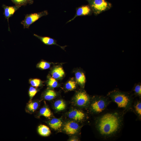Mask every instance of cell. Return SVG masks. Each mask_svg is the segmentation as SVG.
Returning <instances> with one entry per match:
<instances>
[{
  "mask_svg": "<svg viewBox=\"0 0 141 141\" xmlns=\"http://www.w3.org/2000/svg\"><path fill=\"white\" fill-rule=\"evenodd\" d=\"M39 113L40 115L47 118L50 117L51 115L50 110L46 107H43L41 108Z\"/></svg>",
  "mask_w": 141,
  "mask_h": 141,
  "instance_id": "21",
  "label": "cell"
},
{
  "mask_svg": "<svg viewBox=\"0 0 141 141\" xmlns=\"http://www.w3.org/2000/svg\"><path fill=\"white\" fill-rule=\"evenodd\" d=\"M133 91L135 97H138L140 98L141 97V85L140 84H138L134 86Z\"/></svg>",
  "mask_w": 141,
  "mask_h": 141,
  "instance_id": "22",
  "label": "cell"
},
{
  "mask_svg": "<svg viewBox=\"0 0 141 141\" xmlns=\"http://www.w3.org/2000/svg\"><path fill=\"white\" fill-rule=\"evenodd\" d=\"M37 91V89L33 87L32 86L30 87L28 91V94L31 101Z\"/></svg>",
  "mask_w": 141,
  "mask_h": 141,
  "instance_id": "26",
  "label": "cell"
},
{
  "mask_svg": "<svg viewBox=\"0 0 141 141\" xmlns=\"http://www.w3.org/2000/svg\"><path fill=\"white\" fill-rule=\"evenodd\" d=\"M76 87L75 82L72 80L68 81L65 85L66 89L69 90H71L74 89Z\"/></svg>",
  "mask_w": 141,
  "mask_h": 141,
  "instance_id": "25",
  "label": "cell"
},
{
  "mask_svg": "<svg viewBox=\"0 0 141 141\" xmlns=\"http://www.w3.org/2000/svg\"><path fill=\"white\" fill-rule=\"evenodd\" d=\"M93 98L90 104V109L93 113L97 115L106 110L111 101L108 97L102 96H97Z\"/></svg>",
  "mask_w": 141,
  "mask_h": 141,
  "instance_id": "3",
  "label": "cell"
},
{
  "mask_svg": "<svg viewBox=\"0 0 141 141\" xmlns=\"http://www.w3.org/2000/svg\"><path fill=\"white\" fill-rule=\"evenodd\" d=\"M38 106L39 104L37 102L31 101L27 104V109L29 112L33 113L37 109Z\"/></svg>",
  "mask_w": 141,
  "mask_h": 141,
  "instance_id": "19",
  "label": "cell"
},
{
  "mask_svg": "<svg viewBox=\"0 0 141 141\" xmlns=\"http://www.w3.org/2000/svg\"><path fill=\"white\" fill-rule=\"evenodd\" d=\"M126 113L120 109H106L97 115L95 125L100 139L107 140L117 137L123 127Z\"/></svg>",
  "mask_w": 141,
  "mask_h": 141,
  "instance_id": "1",
  "label": "cell"
},
{
  "mask_svg": "<svg viewBox=\"0 0 141 141\" xmlns=\"http://www.w3.org/2000/svg\"><path fill=\"white\" fill-rule=\"evenodd\" d=\"M76 81L80 85L84 86L85 83L86 78L84 73L82 72H78L75 74Z\"/></svg>",
  "mask_w": 141,
  "mask_h": 141,
  "instance_id": "16",
  "label": "cell"
},
{
  "mask_svg": "<svg viewBox=\"0 0 141 141\" xmlns=\"http://www.w3.org/2000/svg\"><path fill=\"white\" fill-rule=\"evenodd\" d=\"M20 6L15 5L14 6H8L3 4L2 7L3 8L4 12L3 14L4 15L5 19L7 20L9 30L10 31L9 26V19L13 15L15 12Z\"/></svg>",
  "mask_w": 141,
  "mask_h": 141,
  "instance_id": "9",
  "label": "cell"
},
{
  "mask_svg": "<svg viewBox=\"0 0 141 141\" xmlns=\"http://www.w3.org/2000/svg\"><path fill=\"white\" fill-rule=\"evenodd\" d=\"M64 74V70L61 67H57L54 68L51 72L52 77L55 79L61 78Z\"/></svg>",
  "mask_w": 141,
  "mask_h": 141,
  "instance_id": "13",
  "label": "cell"
},
{
  "mask_svg": "<svg viewBox=\"0 0 141 141\" xmlns=\"http://www.w3.org/2000/svg\"><path fill=\"white\" fill-rule=\"evenodd\" d=\"M68 116L70 118L75 120L81 121L85 119L86 115L85 113L81 110L74 109L69 113Z\"/></svg>",
  "mask_w": 141,
  "mask_h": 141,
  "instance_id": "10",
  "label": "cell"
},
{
  "mask_svg": "<svg viewBox=\"0 0 141 141\" xmlns=\"http://www.w3.org/2000/svg\"><path fill=\"white\" fill-rule=\"evenodd\" d=\"M48 85L50 87L54 88L58 85V82L56 79L52 77H50L48 79Z\"/></svg>",
  "mask_w": 141,
  "mask_h": 141,
  "instance_id": "23",
  "label": "cell"
},
{
  "mask_svg": "<svg viewBox=\"0 0 141 141\" xmlns=\"http://www.w3.org/2000/svg\"><path fill=\"white\" fill-rule=\"evenodd\" d=\"M62 123L60 119L56 118L52 119L48 122L50 127L55 130L60 129L62 126Z\"/></svg>",
  "mask_w": 141,
  "mask_h": 141,
  "instance_id": "14",
  "label": "cell"
},
{
  "mask_svg": "<svg viewBox=\"0 0 141 141\" xmlns=\"http://www.w3.org/2000/svg\"><path fill=\"white\" fill-rule=\"evenodd\" d=\"M48 14L47 10L37 13L27 14L24 19L21 22L24 28H28L30 26L42 16H46Z\"/></svg>",
  "mask_w": 141,
  "mask_h": 141,
  "instance_id": "5",
  "label": "cell"
},
{
  "mask_svg": "<svg viewBox=\"0 0 141 141\" xmlns=\"http://www.w3.org/2000/svg\"><path fill=\"white\" fill-rule=\"evenodd\" d=\"M95 16L109 10L112 4L106 0H86Z\"/></svg>",
  "mask_w": 141,
  "mask_h": 141,
  "instance_id": "4",
  "label": "cell"
},
{
  "mask_svg": "<svg viewBox=\"0 0 141 141\" xmlns=\"http://www.w3.org/2000/svg\"><path fill=\"white\" fill-rule=\"evenodd\" d=\"M141 99L134 100L132 106V111H133L137 116L138 119H141Z\"/></svg>",
  "mask_w": 141,
  "mask_h": 141,
  "instance_id": "12",
  "label": "cell"
},
{
  "mask_svg": "<svg viewBox=\"0 0 141 141\" xmlns=\"http://www.w3.org/2000/svg\"><path fill=\"white\" fill-rule=\"evenodd\" d=\"M28 3L30 4H32L33 3V0H28Z\"/></svg>",
  "mask_w": 141,
  "mask_h": 141,
  "instance_id": "28",
  "label": "cell"
},
{
  "mask_svg": "<svg viewBox=\"0 0 141 141\" xmlns=\"http://www.w3.org/2000/svg\"><path fill=\"white\" fill-rule=\"evenodd\" d=\"M34 36L40 39L44 44L47 45H56L64 49L65 46H61L57 44L55 39L48 37L42 36L34 34Z\"/></svg>",
  "mask_w": 141,
  "mask_h": 141,
  "instance_id": "11",
  "label": "cell"
},
{
  "mask_svg": "<svg viewBox=\"0 0 141 141\" xmlns=\"http://www.w3.org/2000/svg\"><path fill=\"white\" fill-rule=\"evenodd\" d=\"M29 82L31 86L36 87L39 86L41 83V80L38 79H31L29 80Z\"/></svg>",
  "mask_w": 141,
  "mask_h": 141,
  "instance_id": "24",
  "label": "cell"
},
{
  "mask_svg": "<svg viewBox=\"0 0 141 141\" xmlns=\"http://www.w3.org/2000/svg\"><path fill=\"white\" fill-rule=\"evenodd\" d=\"M54 105L55 109L58 111L63 110L66 107L65 103L61 100H59L56 101L54 103Z\"/></svg>",
  "mask_w": 141,
  "mask_h": 141,
  "instance_id": "18",
  "label": "cell"
},
{
  "mask_svg": "<svg viewBox=\"0 0 141 141\" xmlns=\"http://www.w3.org/2000/svg\"><path fill=\"white\" fill-rule=\"evenodd\" d=\"M79 128V125L77 123L70 121L68 122L64 125L63 129L68 134H74L77 132Z\"/></svg>",
  "mask_w": 141,
  "mask_h": 141,
  "instance_id": "8",
  "label": "cell"
},
{
  "mask_svg": "<svg viewBox=\"0 0 141 141\" xmlns=\"http://www.w3.org/2000/svg\"><path fill=\"white\" fill-rule=\"evenodd\" d=\"M107 96L117 104L120 109L127 113L132 111L134 100L133 95L118 90H114L108 93Z\"/></svg>",
  "mask_w": 141,
  "mask_h": 141,
  "instance_id": "2",
  "label": "cell"
},
{
  "mask_svg": "<svg viewBox=\"0 0 141 141\" xmlns=\"http://www.w3.org/2000/svg\"><path fill=\"white\" fill-rule=\"evenodd\" d=\"M39 133L41 136H47L51 134V131L49 128L44 125H40L38 128Z\"/></svg>",
  "mask_w": 141,
  "mask_h": 141,
  "instance_id": "15",
  "label": "cell"
},
{
  "mask_svg": "<svg viewBox=\"0 0 141 141\" xmlns=\"http://www.w3.org/2000/svg\"><path fill=\"white\" fill-rule=\"evenodd\" d=\"M50 63L49 62L42 61L37 64V67L42 69H46L50 68Z\"/></svg>",
  "mask_w": 141,
  "mask_h": 141,
  "instance_id": "20",
  "label": "cell"
},
{
  "mask_svg": "<svg viewBox=\"0 0 141 141\" xmlns=\"http://www.w3.org/2000/svg\"><path fill=\"white\" fill-rule=\"evenodd\" d=\"M16 5L21 6L28 3V0H11Z\"/></svg>",
  "mask_w": 141,
  "mask_h": 141,
  "instance_id": "27",
  "label": "cell"
},
{
  "mask_svg": "<svg viewBox=\"0 0 141 141\" xmlns=\"http://www.w3.org/2000/svg\"><path fill=\"white\" fill-rule=\"evenodd\" d=\"M76 13L74 16L66 22V24L74 20L78 16H90L93 13L92 10L89 4L83 5L76 9Z\"/></svg>",
  "mask_w": 141,
  "mask_h": 141,
  "instance_id": "6",
  "label": "cell"
},
{
  "mask_svg": "<svg viewBox=\"0 0 141 141\" xmlns=\"http://www.w3.org/2000/svg\"><path fill=\"white\" fill-rule=\"evenodd\" d=\"M56 96V93L54 91L49 89L47 90L45 92L44 97L46 100H50L54 99Z\"/></svg>",
  "mask_w": 141,
  "mask_h": 141,
  "instance_id": "17",
  "label": "cell"
},
{
  "mask_svg": "<svg viewBox=\"0 0 141 141\" xmlns=\"http://www.w3.org/2000/svg\"><path fill=\"white\" fill-rule=\"evenodd\" d=\"M75 102L76 104L80 107H84L88 104L90 99L89 96L84 91H81L76 95Z\"/></svg>",
  "mask_w": 141,
  "mask_h": 141,
  "instance_id": "7",
  "label": "cell"
}]
</instances>
